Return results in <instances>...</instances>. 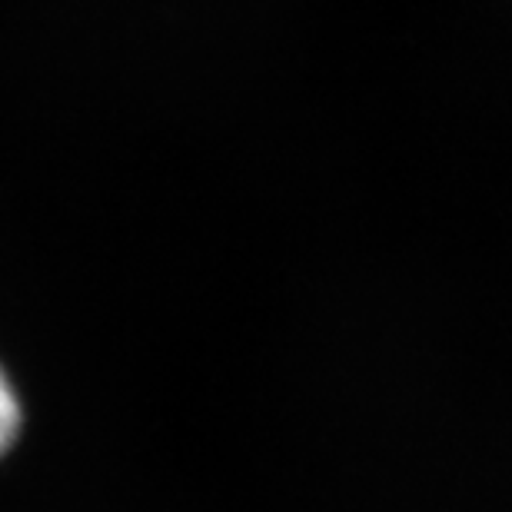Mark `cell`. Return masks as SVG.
<instances>
[{
	"label": "cell",
	"instance_id": "6da1fadb",
	"mask_svg": "<svg viewBox=\"0 0 512 512\" xmlns=\"http://www.w3.org/2000/svg\"><path fill=\"white\" fill-rule=\"evenodd\" d=\"M20 426H24V406H20V396L14 383H10L7 370L0 366V459L17 443Z\"/></svg>",
	"mask_w": 512,
	"mask_h": 512
}]
</instances>
